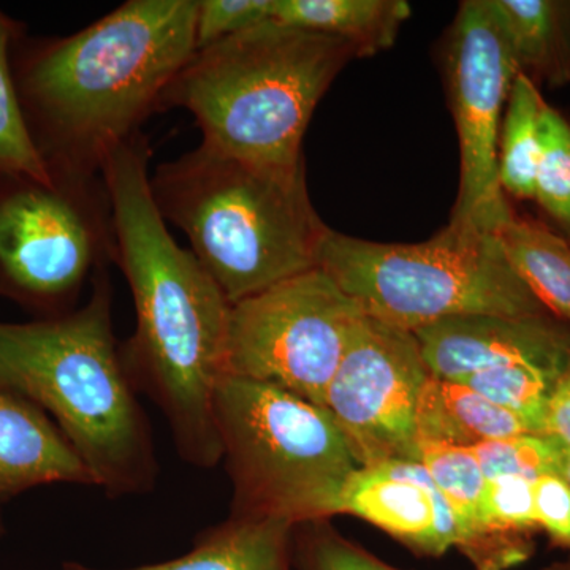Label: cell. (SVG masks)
<instances>
[{
	"label": "cell",
	"instance_id": "obj_32",
	"mask_svg": "<svg viewBox=\"0 0 570 570\" xmlns=\"http://www.w3.org/2000/svg\"><path fill=\"white\" fill-rule=\"evenodd\" d=\"M3 534V521H2V515H0V535Z\"/></svg>",
	"mask_w": 570,
	"mask_h": 570
},
{
	"label": "cell",
	"instance_id": "obj_3",
	"mask_svg": "<svg viewBox=\"0 0 570 570\" xmlns=\"http://www.w3.org/2000/svg\"><path fill=\"white\" fill-rule=\"evenodd\" d=\"M0 387L50 414L110 497L153 489L151 436L112 333L107 269L92 277L81 309L32 324L0 322Z\"/></svg>",
	"mask_w": 570,
	"mask_h": 570
},
{
	"label": "cell",
	"instance_id": "obj_18",
	"mask_svg": "<svg viewBox=\"0 0 570 570\" xmlns=\"http://www.w3.org/2000/svg\"><path fill=\"white\" fill-rule=\"evenodd\" d=\"M520 73L535 85L570 82V0H491Z\"/></svg>",
	"mask_w": 570,
	"mask_h": 570
},
{
	"label": "cell",
	"instance_id": "obj_25",
	"mask_svg": "<svg viewBox=\"0 0 570 570\" xmlns=\"http://www.w3.org/2000/svg\"><path fill=\"white\" fill-rule=\"evenodd\" d=\"M295 570H404L340 534L328 520L296 524Z\"/></svg>",
	"mask_w": 570,
	"mask_h": 570
},
{
	"label": "cell",
	"instance_id": "obj_21",
	"mask_svg": "<svg viewBox=\"0 0 570 570\" xmlns=\"http://www.w3.org/2000/svg\"><path fill=\"white\" fill-rule=\"evenodd\" d=\"M13 32L9 18L0 13V176L50 183L55 175L33 140L11 75L9 48Z\"/></svg>",
	"mask_w": 570,
	"mask_h": 570
},
{
	"label": "cell",
	"instance_id": "obj_28",
	"mask_svg": "<svg viewBox=\"0 0 570 570\" xmlns=\"http://www.w3.org/2000/svg\"><path fill=\"white\" fill-rule=\"evenodd\" d=\"M535 523L557 546L570 549V487L557 474L534 482Z\"/></svg>",
	"mask_w": 570,
	"mask_h": 570
},
{
	"label": "cell",
	"instance_id": "obj_23",
	"mask_svg": "<svg viewBox=\"0 0 570 570\" xmlns=\"http://www.w3.org/2000/svg\"><path fill=\"white\" fill-rule=\"evenodd\" d=\"M534 198L570 232V122L549 104L540 121Z\"/></svg>",
	"mask_w": 570,
	"mask_h": 570
},
{
	"label": "cell",
	"instance_id": "obj_16",
	"mask_svg": "<svg viewBox=\"0 0 570 570\" xmlns=\"http://www.w3.org/2000/svg\"><path fill=\"white\" fill-rule=\"evenodd\" d=\"M417 442L472 449L498 439L531 433L512 412L456 381L431 376L419 397Z\"/></svg>",
	"mask_w": 570,
	"mask_h": 570
},
{
	"label": "cell",
	"instance_id": "obj_15",
	"mask_svg": "<svg viewBox=\"0 0 570 570\" xmlns=\"http://www.w3.org/2000/svg\"><path fill=\"white\" fill-rule=\"evenodd\" d=\"M296 524L281 519L230 517L205 532L189 553L160 564L126 570H295ZM62 570H102L67 562Z\"/></svg>",
	"mask_w": 570,
	"mask_h": 570
},
{
	"label": "cell",
	"instance_id": "obj_5",
	"mask_svg": "<svg viewBox=\"0 0 570 570\" xmlns=\"http://www.w3.org/2000/svg\"><path fill=\"white\" fill-rule=\"evenodd\" d=\"M347 41L266 21L197 51L163 108L194 116L205 145L254 163H303V138L326 89L352 59Z\"/></svg>",
	"mask_w": 570,
	"mask_h": 570
},
{
	"label": "cell",
	"instance_id": "obj_8",
	"mask_svg": "<svg viewBox=\"0 0 570 570\" xmlns=\"http://www.w3.org/2000/svg\"><path fill=\"white\" fill-rule=\"evenodd\" d=\"M51 171L50 183L3 176L0 294L59 311L77 298L89 276L115 264L116 246L102 175Z\"/></svg>",
	"mask_w": 570,
	"mask_h": 570
},
{
	"label": "cell",
	"instance_id": "obj_6",
	"mask_svg": "<svg viewBox=\"0 0 570 570\" xmlns=\"http://www.w3.org/2000/svg\"><path fill=\"white\" fill-rule=\"evenodd\" d=\"M318 268L366 316L417 332L442 318L539 316L549 311L513 272L498 234L450 223L417 245H387L330 232Z\"/></svg>",
	"mask_w": 570,
	"mask_h": 570
},
{
	"label": "cell",
	"instance_id": "obj_22",
	"mask_svg": "<svg viewBox=\"0 0 570 570\" xmlns=\"http://www.w3.org/2000/svg\"><path fill=\"white\" fill-rule=\"evenodd\" d=\"M561 376L546 367L519 365L482 371L459 382L512 412L531 433L542 434L551 393Z\"/></svg>",
	"mask_w": 570,
	"mask_h": 570
},
{
	"label": "cell",
	"instance_id": "obj_14",
	"mask_svg": "<svg viewBox=\"0 0 570 570\" xmlns=\"http://www.w3.org/2000/svg\"><path fill=\"white\" fill-rule=\"evenodd\" d=\"M48 483L94 485L58 425L32 401L0 387V502Z\"/></svg>",
	"mask_w": 570,
	"mask_h": 570
},
{
	"label": "cell",
	"instance_id": "obj_29",
	"mask_svg": "<svg viewBox=\"0 0 570 570\" xmlns=\"http://www.w3.org/2000/svg\"><path fill=\"white\" fill-rule=\"evenodd\" d=\"M542 434L561 448H570V363L551 393Z\"/></svg>",
	"mask_w": 570,
	"mask_h": 570
},
{
	"label": "cell",
	"instance_id": "obj_26",
	"mask_svg": "<svg viewBox=\"0 0 570 570\" xmlns=\"http://www.w3.org/2000/svg\"><path fill=\"white\" fill-rule=\"evenodd\" d=\"M272 6L273 0H198L195 52L269 21Z\"/></svg>",
	"mask_w": 570,
	"mask_h": 570
},
{
	"label": "cell",
	"instance_id": "obj_17",
	"mask_svg": "<svg viewBox=\"0 0 570 570\" xmlns=\"http://www.w3.org/2000/svg\"><path fill=\"white\" fill-rule=\"evenodd\" d=\"M409 17L404 0H273L269 21L336 37L367 58L392 48Z\"/></svg>",
	"mask_w": 570,
	"mask_h": 570
},
{
	"label": "cell",
	"instance_id": "obj_12",
	"mask_svg": "<svg viewBox=\"0 0 570 570\" xmlns=\"http://www.w3.org/2000/svg\"><path fill=\"white\" fill-rule=\"evenodd\" d=\"M414 335L431 376L445 381L519 365L564 374L570 363V325L550 313L455 316L423 326Z\"/></svg>",
	"mask_w": 570,
	"mask_h": 570
},
{
	"label": "cell",
	"instance_id": "obj_20",
	"mask_svg": "<svg viewBox=\"0 0 570 570\" xmlns=\"http://www.w3.org/2000/svg\"><path fill=\"white\" fill-rule=\"evenodd\" d=\"M546 105L539 86L519 71L510 88L499 134L498 174L504 194L521 200L534 198L540 121Z\"/></svg>",
	"mask_w": 570,
	"mask_h": 570
},
{
	"label": "cell",
	"instance_id": "obj_10",
	"mask_svg": "<svg viewBox=\"0 0 570 570\" xmlns=\"http://www.w3.org/2000/svg\"><path fill=\"white\" fill-rule=\"evenodd\" d=\"M519 69L491 0L461 3L445 47V77L460 141L452 220L498 234L515 217L499 184L498 146Z\"/></svg>",
	"mask_w": 570,
	"mask_h": 570
},
{
	"label": "cell",
	"instance_id": "obj_1",
	"mask_svg": "<svg viewBox=\"0 0 570 570\" xmlns=\"http://www.w3.org/2000/svg\"><path fill=\"white\" fill-rule=\"evenodd\" d=\"M151 156L140 132L100 168L111 202L115 264L137 316L122 356L130 379L163 409L183 459L213 468L223 460L214 395L225 373L232 305L193 250L168 232L149 186Z\"/></svg>",
	"mask_w": 570,
	"mask_h": 570
},
{
	"label": "cell",
	"instance_id": "obj_27",
	"mask_svg": "<svg viewBox=\"0 0 570 570\" xmlns=\"http://www.w3.org/2000/svg\"><path fill=\"white\" fill-rule=\"evenodd\" d=\"M483 523L491 530L532 532L535 523L534 482L521 478L487 480Z\"/></svg>",
	"mask_w": 570,
	"mask_h": 570
},
{
	"label": "cell",
	"instance_id": "obj_7",
	"mask_svg": "<svg viewBox=\"0 0 570 570\" xmlns=\"http://www.w3.org/2000/svg\"><path fill=\"white\" fill-rule=\"evenodd\" d=\"M234 513L295 524L328 520L358 463L325 407L266 382L224 374L214 395Z\"/></svg>",
	"mask_w": 570,
	"mask_h": 570
},
{
	"label": "cell",
	"instance_id": "obj_13",
	"mask_svg": "<svg viewBox=\"0 0 570 570\" xmlns=\"http://www.w3.org/2000/svg\"><path fill=\"white\" fill-rule=\"evenodd\" d=\"M343 513L374 524L419 557L439 558L460 546L459 520L419 461L356 469L337 501L336 515Z\"/></svg>",
	"mask_w": 570,
	"mask_h": 570
},
{
	"label": "cell",
	"instance_id": "obj_24",
	"mask_svg": "<svg viewBox=\"0 0 570 570\" xmlns=\"http://www.w3.org/2000/svg\"><path fill=\"white\" fill-rule=\"evenodd\" d=\"M487 480L521 478L535 480L557 474L562 448L543 434H519L472 448Z\"/></svg>",
	"mask_w": 570,
	"mask_h": 570
},
{
	"label": "cell",
	"instance_id": "obj_4",
	"mask_svg": "<svg viewBox=\"0 0 570 570\" xmlns=\"http://www.w3.org/2000/svg\"><path fill=\"white\" fill-rule=\"evenodd\" d=\"M149 186L230 305L318 268L332 228L311 204L305 160L254 163L200 142L157 165Z\"/></svg>",
	"mask_w": 570,
	"mask_h": 570
},
{
	"label": "cell",
	"instance_id": "obj_2",
	"mask_svg": "<svg viewBox=\"0 0 570 570\" xmlns=\"http://www.w3.org/2000/svg\"><path fill=\"white\" fill-rule=\"evenodd\" d=\"M197 9L198 0H127L32 56L22 94L51 170L100 175L107 157L140 134L195 55Z\"/></svg>",
	"mask_w": 570,
	"mask_h": 570
},
{
	"label": "cell",
	"instance_id": "obj_30",
	"mask_svg": "<svg viewBox=\"0 0 570 570\" xmlns=\"http://www.w3.org/2000/svg\"><path fill=\"white\" fill-rule=\"evenodd\" d=\"M558 475L570 487V448H562Z\"/></svg>",
	"mask_w": 570,
	"mask_h": 570
},
{
	"label": "cell",
	"instance_id": "obj_9",
	"mask_svg": "<svg viewBox=\"0 0 570 570\" xmlns=\"http://www.w3.org/2000/svg\"><path fill=\"white\" fill-rule=\"evenodd\" d=\"M365 316L324 269L288 277L230 306L224 374L266 382L324 407Z\"/></svg>",
	"mask_w": 570,
	"mask_h": 570
},
{
	"label": "cell",
	"instance_id": "obj_19",
	"mask_svg": "<svg viewBox=\"0 0 570 570\" xmlns=\"http://www.w3.org/2000/svg\"><path fill=\"white\" fill-rule=\"evenodd\" d=\"M513 272L542 306L570 325V243L535 220H512L499 232Z\"/></svg>",
	"mask_w": 570,
	"mask_h": 570
},
{
	"label": "cell",
	"instance_id": "obj_11",
	"mask_svg": "<svg viewBox=\"0 0 570 570\" xmlns=\"http://www.w3.org/2000/svg\"><path fill=\"white\" fill-rule=\"evenodd\" d=\"M430 377L414 333L363 317L324 403L358 466L415 461V414Z\"/></svg>",
	"mask_w": 570,
	"mask_h": 570
},
{
	"label": "cell",
	"instance_id": "obj_31",
	"mask_svg": "<svg viewBox=\"0 0 570 570\" xmlns=\"http://www.w3.org/2000/svg\"><path fill=\"white\" fill-rule=\"evenodd\" d=\"M547 570H570V561L561 562V564L551 566V568Z\"/></svg>",
	"mask_w": 570,
	"mask_h": 570
}]
</instances>
